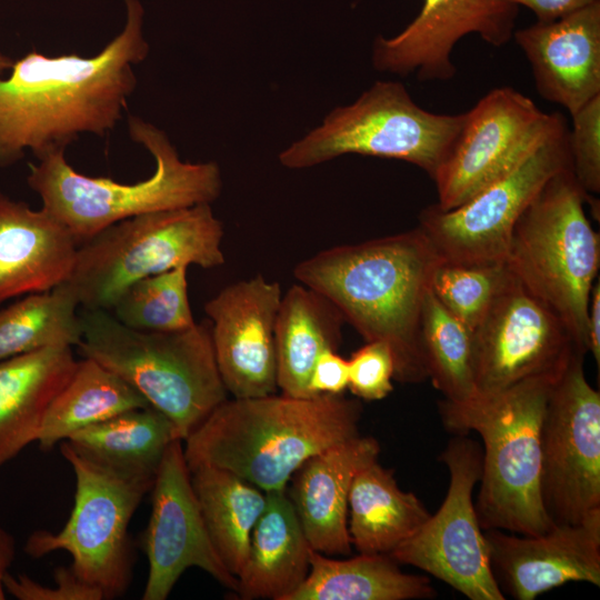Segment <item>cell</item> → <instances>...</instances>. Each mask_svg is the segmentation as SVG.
I'll return each instance as SVG.
<instances>
[{
  "label": "cell",
  "instance_id": "obj_3",
  "mask_svg": "<svg viewBox=\"0 0 600 600\" xmlns=\"http://www.w3.org/2000/svg\"><path fill=\"white\" fill-rule=\"evenodd\" d=\"M362 404L342 394L226 399L183 440L189 470L210 466L263 491L287 489L312 456L359 436Z\"/></svg>",
  "mask_w": 600,
  "mask_h": 600
},
{
  "label": "cell",
  "instance_id": "obj_19",
  "mask_svg": "<svg viewBox=\"0 0 600 600\" xmlns=\"http://www.w3.org/2000/svg\"><path fill=\"white\" fill-rule=\"evenodd\" d=\"M491 570L502 593L517 600L571 581L600 586V509L538 536L484 530Z\"/></svg>",
  "mask_w": 600,
  "mask_h": 600
},
{
  "label": "cell",
  "instance_id": "obj_5",
  "mask_svg": "<svg viewBox=\"0 0 600 600\" xmlns=\"http://www.w3.org/2000/svg\"><path fill=\"white\" fill-rule=\"evenodd\" d=\"M128 132L156 161L153 173L142 181L121 183L80 173L66 160L63 149L30 166L29 187L41 198L42 208L71 232L78 244L122 220L211 204L220 196L222 180L216 162L182 161L167 134L139 117H129Z\"/></svg>",
  "mask_w": 600,
  "mask_h": 600
},
{
  "label": "cell",
  "instance_id": "obj_1",
  "mask_svg": "<svg viewBox=\"0 0 600 600\" xmlns=\"http://www.w3.org/2000/svg\"><path fill=\"white\" fill-rule=\"evenodd\" d=\"M124 3L123 29L97 54L33 50L0 79V167L27 151L40 159L66 150L81 134L104 137L122 119L138 84L133 66L149 53L143 7L139 0Z\"/></svg>",
  "mask_w": 600,
  "mask_h": 600
},
{
  "label": "cell",
  "instance_id": "obj_22",
  "mask_svg": "<svg viewBox=\"0 0 600 600\" xmlns=\"http://www.w3.org/2000/svg\"><path fill=\"white\" fill-rule=\"evenodd\" d=\"M78 246L44 208L33 210L0 191V306L64 283Z\"/></svg>",
  "mask_w": 600,
  "mask_h": 600
},
{
  "label": "cell",
  "instance_id": "obj_21",
  "mask_svg": "<svg viewBox=\"0 0 600 600\" xmlns=\"http://www.w3.org/2000/svg\"><path fill=\"white\" fill-rule=\"evenodd\" d=\"M379 452L374 438L359 434L312 456L293 473L287 491L313 550L327 556L350 553V487Z\"/></svg>",
  "mask_w": 600,
  "mask_h": 600
},
{
  "label": "cell",
  "instance_id": "obj_4",
  "mask_svg": "<svg viewBox=\"0 0 600 600\" xmlns=\"http://www.w3.org/2000/svg\"><path fill=\"white\" fill-rule=\"evenodd\" d=\"M561 376L526 379L466 401H439L447 430L477 432L483 442L480 488L474 503L481 529L538 536L552 526L540 491L541 424Z\"/></svg>",
  "mask_w": 600,
  "mask_h": 600
},
{
  "label": "cell",
  "instance_id": "obj_37",
  "mask_svg": "<svg viewBox=\"0 0 600 600\" xmlns=\"http://www.w3.org/2000/svg\"><path fill=\"white\" fill-rule=\"evenodd\" d=\"M54 586L41 584L26 574L4 578L6 592L19 600H103L102 593L82 581L69 567H57Z\"/></svg>",
  "mask_w": 600,
  "mask_h": 600
},
{
  "label": "cell",
  "instance_id": "obj_27",
  "mask_svg": "<svg viewBox=\"0 0 600 600\" xmlns=\"http://www.w3.org/2000/svg\"><path fill=\"white\" fill-rule=\"evenodd\" d=\"M177 439L181 438L173 422L147 406L80 429L64 442L99 466L154 481L166 450Z\"/></svg>",
  "mask_w": 600,
  "mask_h": 600
},
{
  "label": "cell",
  "instance_id": "obj_14",
  "mask_svg": "<svg viewBox=\"0 0 600 600\" xmlns=\"http://www.w3.org/2000/svg\"><path fill=\"white\" fill-rule=\"evenodd\" d=\"M472 333L476 393L558 376L582 354L566 322L510 272Z\"/></svg>",
  "mask_w": 600,
  "mask_h": 600
},
{
  "label": "cell",
  "instance_id": "obj_13",
  "mask_svg": "<svg viewBox=\"0 0 600 600\" xmlns=\"http://www.w3.org/2000/svg\"><path fill=\"white\" fill-rule=\"evenodd\" d=\"M576 354L550 391L541 424L540 491L553 524L600 509V393Z\"/></svg>",
  "mask_w": 600,
  "mask_h": 600
},
{
  "label": "cell",
  "instance_id": "obj_11",
  "mask_svg": "<svg viewBox=\"0 0 600 600\" xmlns=\"http://www.w3.org/2000/svg\"><path fill=\"white\" fill-rule=\"evenodd\" d=\"M569 166V128L562 116L511 171L456 208L427 207L418 228L441 262H504L518 219L544 183Z\"/></svg>",
  "mask_w": 600,
  "mask_h": 600
},
{
  "label": "cell",
  "instance_id": "obj_34",
  "mask_svg": "<svg viewBox=\"0 0 600 600\" xmlns=\"http://www.w3.org/2000/svg\"><path fill=\"white\" fill-rule=\"evenodd\" d=\"M508 276L509 270L504 262L439 261L432 274L430 290L452 316L473 331Z\"/></svg>",
  "mask_w": 600,
  "mask_h": 600
},
{
  "label": "cell",
  "instance_id": "obj_10",
  "mask_svg": "<svg viewBox=\"0 0 600 600\" xmlns=\"http://www.w3.org/2000/svg\"><path fill=\"white\" fill-rule=\"evenodd\" d=\"M60 451L76 478L72 511L61 530L32 532L24 552L39 559L67 551L72 558V571L98 589L103 600L120 598L133 576L129 523L154 481L99 466L77 454L64 441Z\"/></svg>",
  "mask_w": 600,
  "mask_h": 600
},
{
  "label": "cell",
  "instance_id": "obj_42",
  "mask_svg": "<svg viewBox=\"0 0 600 600\" xmlns=\"http://www.w3.org/2000/svg\"><path fill=\"white\" fill-rule=\"evenodd\" d=\"M14 60L0 51V76L10 71Z\"/></svg>",
  "mask_w": 600,
  "mask_h": 600
},
{
  "label": "cell",
  "instance_id": "obj_17",
  "mask_svg": "<svg viewBox=\"0 0 600 600\" xmlns=\"http://www.w3.org/2000/svg\"><path fill=\"white\" fill-rule=\"evenodd\" d=\"M519 7L508 0H423L418 16L397 36L378 37L372 64L379 71L420 81H446L456 76L451 53L457 42L476 33L492 47L513 36Z\"/></svg>",
  "mask_w": 600,
  "mask_h": 600
},
{
  "label": "cell",
  "instance_id": "obj_26",
  "mask_svg": "<svg viewBox=\"0 0 600 600\" xmlns=\"http://www.w3.org/2000/svg\"><path fill=\"white\" fill-rule=\"evenodd\" d=\"M421 500L398 486L378 459L353 478L348 498V531L359 553L390 554L430 517Z\"/></svg>",
  "mask_w": 600,
  "mask_h": 600
},
{
  "label": "cell",
  "instance_id": "obj_6",
  "mask_svg": "<svg viewBox=\"0 0 600 600\" xmlns=\"http://www.w3.org/2000/svg\"><path fill=\"white\" fill-rule=\"evenodd\" d=\"M83 358L108 368L166 414L182 441L227 398L207 322L170 332L142 331L109 310L83 309Z\"/></svg>",
  "mask_w": 600,
  "mask_h": 600
},
{
  "label": "cell",
  "instance_id": "obj_36",
  "mask_svg": "<svg viewBox=\"0 0 600 600\" xmlns=\"http://www.w3.org/2000/svg\"><path fill=\"white\" fill-rule=\"evenodd\" d=\"M348 363V388L358 399L381 400L393 390L394 360L386 343L366 342L351 354Z\"/></svg>",
  "mask_w": 600,
  "mask_h": 600
},
{
  "label": "cell",
  "instance_id": "obj_31",
  "mask_svg": "<svg viewBox=\"0 0 600 600\" xmlns=\"http://www.w3.org/2000/svg\"><path fill=\"white\" fill-rule=\"evenodd\" d=\"M78 307L64 282L0 308V360L48 347L78 346L82 337Z\"/></svg>",
  "mask_w": 600,
  "mask_h": 600
},
{
  "label": "cell",
  "instance_id": "obj_38",
  "mask_svg": "<svg viewBox=\"0 0 600 600\" xmlns=\"http://www.w3.org/2000/svg\"><path fill=\"white\" fill-rule=\"evenodd\" d=\"M349 363L337 350L327 349L317 359L309 380L312 396L342 394L348 388Z\"/></svg>",
  "mask_w": 600,
  "mask_h": 600
},
{
  "label": "cell",
  "instance_id": "obj_41",
  "mask_svg": "<svg viewBox=\"0 0 600 600\" xmlns=\"http://www.w3.org/2000/svg\"><path fill=\"white\" fill-rule=\"evenodd\" d=\"M17 552L14 537L0 527V600L6 599L4 578Z\"/></svg>",
  "mask_w": 600,
  "mask_h": 600
},
{
  "label": "cell",
  "instance_id": "obj_2",
  "mask_svg": "<svg viewBox=\"0 0 600 600\" xmlns=\"http://www.w3.org/2000/svg\"><path fill=\"white\" fill-rule=\"evenodd\" d=\"M439 261L417 227L322 250L299 262L293 276L328 299L366 342L390 348L394 380L419 383L427 379L421 312Z\"/></svg>",
  "mask_w": 600,
  "mask_h": 600
},
{
  "label": "cell",
  "instance_id": "obj_30",
  "mask_svg": "<svg viewBox=\"0 0 600 600\" xmlns=\"http://www.w3.org/2000/svg\"><path fill=\"white\" fill-rule=\"evenodd\" d=\"M147 406L143 397L118 374L83 358L49 406L37 442L48 451L80 429Z\"/></svg>",
  "mask_w": 600,
  "mask_h": 600
},
{
  "label": "cell",
  "instance_id": "obj_35",
  "mask_svg": "<svg viewBox=\"0 0 600 600\" xmlns=\"http://www.w3.org/2000/svg\"><path fill=\"white\" fill-rule=\"evenodd\" d=\"M571 168L583 192L596 202L600 193V94L571 114Z\"/></svg>",
  "mask_w": 600,
  "mask_h": 600
},
{
  "label": "cell",
  "instance_id": "obj_8",
  "mask_svg": "<svg viewBox=\"0 0 600 600\" xmlns=\"http://www.w3.org/2000/svg\"><path fill=\"white\" fill-rule=\"evenodd\" d=\"M223 226L209 203L117 222L78 246L66 283L83 309L112 308L131 283L178 267L224 263Z\"/></svg>",
  "mask_w": 600,
  "mask_h": 600
},
{
  "label": "cell",
  "instance_id": "obj_9",
  "mask_svg": "<svg viewBox=\"0 0 600 600\" xmlns=\"http://www.w3.org/2000/svg\"><path fill=\"white\" fill-rule=\"evenodd\" d=\"M463 121L464 112L442 114L421 108L401 82L377 81L353 103L332 110L279 160L283 167L303 169L356 153L403 160L432 179Z\"/></svg>",
  "mask_w": 600,
  "mask_h": 600
},
{
  "label": "cell",
  "instance_id": "obj_7",
  "mask_svg": "<svg viewBox=\"0 0 600 600\" xmlns=\"http://www.w3.org/2000/svg\"><path fill=\"white\" fill-rule=\"evenodd\" d=\"M589 202L571 166L553 174L518 219L504 264L568 326L588 352V307L600 267V238L584 210Z\"/></svg>",
  "mask_w": 600,
  "mask_h": 600
},
{
  "label": "cell",
  "instance_id": "obj_39",
  "mask_svg": "<svg viewBox=\"0 0 600 600\" xmlns=\"http://www.w3.org/2000/svg\"><path fill=\"white\" fill-rule=\"evenodd\" d=\"M524 6L537 17V21H552L600 0H508Z\"/></svg>",
  "mask_w": 600,
  "mask_h": 600
},
{
  "label": "cell",
  "instance_id": "obj_28",
  "mask_svg": "<svg viewBox=\"0 0 600 600\" xmlns=\"http://www.w3.org/2000/svg\"><path fill=\"white\" fill-rule=\"evenodd\" d=\"M303 582L287 600L432 599L437 591L424 576L406 573L389 554L359 553L332 559L313 549Z\"/></svg>",
  "mask_w": 600,
  "mask_h": 600
},
{
  "label": "cell",
  "instance_id": "obj_25",
  "mask_svg": "<svg viewBox=\"0 0 600 600\" xmlns=\"http://www.w3.org/2000/svg\"><path fill=\"white\" fill-rule=\"evenodd\" d=\"M343 322L342 314L328 299L300 282L282 294L274 328L277 383L281 393L312 397V368L324 350H338Z\"/></svg>",
  "mask_w": 600,
  "mask_h": 600
},
{
  "label": "cell",
  "instance_id": "obj_32",
  "mask_svg": "<svg viewBox=\"0 0 600 600\" xmlns=\"http://www.w3.org/2000/svg\"><path fill=\"white\" fill-rule=\"evenodd\" d=\"M420 344L427 378L450 401L476 394L473 333L428 292L421 312Z\"/></svg>",
  "mask_w": 600,
  "mask_h": 600
},
{
  "label": "cell",
  "instance_id": "obj_33",
  "mask_svg": "<svg viewBox=\"0 0 600 600\" xmlns=\"http://www.w3.org/2000/svg\"><path fill=\"white\" fill-rule=\"evenodd\" d=\"M188 267L140 279L116 299L110 312L124 326L154 332L180 331L196 322L188 298Z\"/></svg>",
  "mask_w": 600,
  "mask_h": 600
},
{
  "label": "cell",
  "instance_id": "obj_24",
  "mask_svg": "<svg viewBox=\"0 0 600 600\" xmlns=\"http://www.w3.org/2000/svg\"><path fill=\"white\" fill-rule=\"evenodd\" d=\"M267 493L250 537L236 593L241 599L287 600L310 568L311 547L287 489Z\"/></svg>",
  "mask_w": 600,
  "mask_h": 600
},
{
  "label": "cell",
  "instance_id": "obj_15",
  "mask_svg": "<svg viewBox=\"0 0 600 600\" xmlns=\"http://www.w3.org/2000/svg\"><path fill=\"white\" fill-rule=\"evenodd\" d=\"M561 117L543 112L511 87L486 93L464 112L461 131L432 177L436 204L443 210L456 208L511 171Z\"/></svg>",
  "mask_w": 600,
  "mask_h": 600
},
{
  "label": "cell",
  "instance_id": "obj_16",
  "mask_svg": "<svg viewBox=\"0 0 600 600\" xmlns=\"http://www.w3.org/2000/svg\"><path fill=\"white\" fill-rule=\"evenodd\" d=\"M181 439L166 450L152 486L151 513L141 546L149 571L142 600H166L181 574L197 567L236 592L238 579L224 566L207 529Z\"/></svg>",
  "mask_w": 600,
  "mask_h": 600
},
{
  "label": "cell",
  "instance_id": "obj_23",
  "mask_svg": "<svg viewBox=\"0 0 600 600\" xmlns=\"http://www.w3.org/2000/svg\"><path fill=\"white\" fill-rule=\"evenodd\" d=\"M77 362L72 347H48L0 360V468L37 442L47 410Z\"/></svg>",
  "mask_w": 600,
  "mask_h": 600
},
{
  "label": "cell",
  "instance_id": "obj_29",
  "mask_svg": "<svg viewBox=\"0 0 600 600\" xmlns=\"http://www.w3.org/2000/svg\"><path fill=\"white\" fill-rule=\"evenodd\" d=\"M190 477L216 550L227 569L238 577L267 493L233 472L210 466L191 469Z\"/></svg>",
  "mask_w": 600,
  "mask_h": 600
},
{
  "label": "cell",
  "instance_id": "obj_12",
  "mask_svg": "<svg viewBox=\"0 0 600 600\" xmlns=\"http://www.w3.org/2000/svg\"><path fill=\"white\" fill-rule=\"evenodd\" d=\"M441 453L450 482L446 498L421 528L389 556L419 568L470 600H504L490 563L472 493L482 469V449L456 433Z\"/></svg>",
  "mask_w": 600,
  "mask_h": 600
},
{
  "label": "cell",
  "instance_id": "obj_20",
  "mask_svg": "<svg viewBox=\"0 0 600 600\" xmlns=\"http://www.w3.org/2000/svg\"><path fill=\"white\" fill-rule=\"evenodd\" d=\"M536 89L570 116L600 94V1L514 30Z\"/></svg>",
  "mask_w": 600,
  "mask_h": 600
},
{
  "label": "cell",
  "instance_id": "obj_40",
  "mask_svg": "<svg viewBox=\"0 0 600 600\" xmlns=\"http://www.w3.org/2000/svg\"><path fill=\"white\" fill-rule=\"evenodd\" d=\"M588 352H591L599 368L600 364V282L592 286L588 307Z\"/></svg>",
  "mask_w": 600,
  "mask_h": 600
},
{
  "label": "cell",
  "instance_id": "obj_18",
  "mask_svg": "<svg viewBox=\"0 0 600 600\" xmlns=\"http://www.w3.org/2000/svg\"><path fill=\"white\" fill-rule=\"evenodd\" d=\"M280 284L261 274L231 283L204 304L216 362L233 398L277 393L274 328Z\"/></svg>",
  "mask_w": 600,
  "mask_h": 600
}]
</instances>
